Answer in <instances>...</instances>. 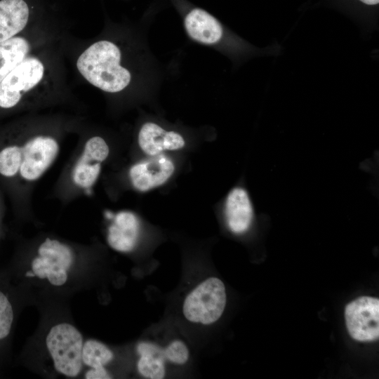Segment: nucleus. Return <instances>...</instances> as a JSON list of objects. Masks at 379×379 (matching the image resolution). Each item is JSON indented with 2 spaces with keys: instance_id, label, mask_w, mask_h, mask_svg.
Segmentation results:
<instances>
[{
  "instance_id": "nucleus-18",
  "label": "nucleus",
  "mask_w": 379,
  "mask_h": 379,
  "mask_svg": "<svg viewBox=\"0 0 379 379\" xmlns=\"http://www.w3.org/2000/svg\"><path fill=\"white\" fill-rule=\"evenodd\" d=\"M22 160L21 147L11 145L0 151V174L13 177L19 173Z\"/></svg>"
},
{
  "instance_id": "nucleus-5",
  "label": "nucleus",
  "mask_w": 379,
  "mask_h": 379,
  "mask_svg": "<svg viewBox=\"0 0 379 379\" xmlns=\"http://www.w3.org/2000/svg\"><path fill=\"white\" fill-rule=\"evenodd\" d=\"M44 72V63L39 58L27 56L0 82V107H15L23 94L41 82Z\"/></svg>"
},
{
  "instance_id": "nucleus-6",
  "label": "nucleus",
  "mask_w": 379,
  "mask_h": 379,
  "mask_svg": "<svg viewBox=\"0 0 379 379\" xmlns=\"http://www.w3.org/2000/svg\"><path fill=\"white\" fill-rule=\"evenodd\" d=\"M59 143L53 136L37 135L21 147L22 160L19 174L26 182H35L53 164L59 153Z\"/></svg>"
},
{
  "instance_id": "nucleus-12",
  "label": "nucleus",
  "mask_w": 379,
  "mask_h": 379,
  "mask_svg": "<svg viewBox=\"0 0 379 379\" xmlns=\"http://www.w3.org/2000/svg\"><path fill=\"white\" fill-rule=\"evenodd\" d=\"M139 221L130 211L118 213L109 227L107 242L110 247L120 252L132 251L138 241Z\"/></svg>"
},
{
  "instance_id": "nucleus-3",
  "label": "nucleus",
  "mask_w": 379,
  "mask_h": 379,
  "mask_svg": "<svg viewBox=\"0 0 379 379\" xmlns=\"http://www.w3.org/2000/svg\"><path fill=\"white\" fill-rule=\"evenodd\" d=\"M225 304L224 284L218 278L210 277L186 297L183 304V314L190 321L211 324L220 317Z\"/></svg>"
},
{
  "instance_id": "nucleus-13",
  "label": "nucleus",
  "mask_w": 379,
  "mask_h": 379,
  "mask_svg": "<svg viewBox=\"0 0 379 379\" xmlns=\"http://www.w3.org/2000/svg\"><path fill=\"white\" fill-rule=\"evenodd\" d=\"M185 27L190 37L204 44L218 42L223 32L220 22L201 8H194L186 15Z\"/></svg>"
},
{
  "instance_id": "nucleus-9",
  "label": "nucleus",
  "mask_w": 379,
  "mask_h": 379,
  "mask_svg": "<svg viewBox=\"0 0 379 379\" xmlns=\"http://www.w3.org/2000/svg\"><path fill=\"white\" fill-rule=\"evenodd\" d=\"M174 169L169 158L159 154L134 164L130 169L129 177L135 189L147 192L165 183Z\"/></svg>"
},
{
  "instance_id": "nucleus-16",
  "label": "nucleus",
  "mask_w": 379,
  "mask_h": 379,
  "mask_svg": "<svg viewBox=\"0 0 379 379\" xmlns=\"http://www.w3.org/2000/svg\"><path fill=\"white\" fill-rule=\"evenodd\" d=\"M30 44L24 37L13 36L0 42V82L27 56Z\"/></svg>"
},
{
  "instance_id": "nucleus-2",
  "label": "nucleus",
  "mask_w": 379,
  "mask_h": 379,
  "mask_svg": "<svg viewBox=\"0 0 379 379\" xmlns=\"http://www.w3.org/2000/svg\"><path fill=\"white\" fill-rule=\"evenodd\" d=\"M46 344L55 369L69 376H77L82 367L83 337L72 324L62 323L49 331Z\"/></svg>"
},
{
  "instance_id": "nucleus-8",
  "label": "nucleus",
  "mask_w": 379,
  "mask_h": 379,
  "mask_svg": "<svg viewBox=\"0 0 379 379\" xmlns=\"http://www.w3.org/2000/svg\"><path fill=\"white\" fill-rule=\"evenodd\" d=\"M109 153V146L102 138H90L84 144L82 152L72 168V180L74 184L82 190L91 188L96 182L102 164Z\"/></svg>"
},
{
  "instance_id": "nucleus-14",
  "label": "nucleus",
  "mask_w": 379,
  "mask_h": 379,
  "mask_svg": "<svg viewBox=\"0 0 379 379\" xmlns=\"http://www.w3.org/2000/svg\"><path fill=\"white\" fill-rule=\"evenodd\" d=\"M29 9L24 0L0 1V42L21 32L27 25Z\"/></svg>"
},
{
  "instance_id": "nucleus-21",
  "label": "nucleus",
  "mask_w": 379,
  "mask_h": 379,
  "mask_svg": "<svg viewBox=\"0 0 379 379\" xmlns=\"http://www.w3.org/2000/svg\"><path fill=\"white\" fill-rule=\"evenodd\" d=\"M87 379H107L111 378V376L107 372L104 366L100 368H91L85 375Z\"/></svg>"
},
{
  "instance_id": "nucleus-4",
  "label": "nucleus",
  "mask_w": 379,
  "mask_h": 379,
  "mask_svg": "<svg viewBox=\"0 0 379 379\" xmlns=\"http://www.w3.org/2000/svg\"><path fill=\"white\" fill-rule=\"evenodd\" d=\"M37 253L32 262L34 276L47 279L53 286L65 284L73 262L71 249L58 240L48 238L39 246Z\"/></svg>"
},
{
  "instance_id": "nucleus-11",
  "label": "nucleus",
  "mask_w": 379,
  "mask_h": 379,
  "mask_svg": "<svg viewBox=\"0 0 379 379\" xmlns=\"http://www.w3.org/2000/svg\"><path fill=\"white\" fill-rule=\"evenodd\" d=\"M225 215L230 230L236 234L245 232L251 226L253 211L245 190L234 188L228 194L225 204Z\"/></svg>"
},
{
  "instance_id": "nucleus-10",
  "label": "nucleus",
  "mask_w": 379,
  "mask_h": 379,
  "mask_svg": "<svg viewBox=\"0 0 379 379\" xmlns=\"http://www.w3.org/2000/svg\"><path fill=\"white\" fill-rule=\"evenodd\" d=\"M138 144L145 154L156 156L166 150L182 148L185 140L176 132L167 131L154 123L147 122L142 125L139 131Z\"/></svg>"
},
{
  "instance_id": "nucleus-7",
  "label": "nucleus",
  "mask_w": 379,
  "mask_h": 379,
  "mask_svg": "<svg viewBox=\"0 0 379 379\" xmlns=\"http://www.w3.org/2000/svg\"><path fill=\"white\" fill-rule=\"evenodd\" d=\"M347 328L358 341H373L379 336V300L360 297L349 303L345 310Z\"/></svg>"
},
{
  "instance_id": "nucleus-15",
  "label": "nucleus",
  "mask_w": 379,
  "mask_h": 379,
  "mask_svg": "<svg viewBox=\"0 0 379 379\" xmlns=\"http://www.w3.org/2000/svg\"><path fill=\"white\" fill-rule=\"evenodd\" d=\"M137 351L140 355L138 361V370L144 377L161 379L165 375L164 350L157 345L149 343L138 344Z\"/></svg>"
},
{
  "instance_id": "nucleus-1",
  "label": "nucleus",
  "mask_w": 379,
  "mask_h": 379,
  "mask_svg": "<svg viewBox=\"0 0 379 379\" xmlns=\"http://www.w3.org/2000/svg\"><path fill=\"white\" fill-rule=\"evenodd\" d=\"M121 51L114 43L102 40L85 49L79 56L77 67L93 86L108 93H117L129 84V71L120 65Z\"/></svg>"
},
{
  "instance_id": "nucleus-19",
  "label": "nucleus",
  "mask_w": 379,
  "mask_h": 379,
  "mask_svg": "<svg viewBox=\"0 0 379 379\" xmlns=\"http://www.w3.org/2000/svg\"><path fill=\"white\" fill-rule=\"evenodd\" d=\"M13 320V311L7 297L0 291V340L10 333Z\"/></svg>"
},
{
  "instance_id": "nucleus-17",
  "label": "nucleus",
  "mask_w": 379,
  "mask_h": 379,
  "mask_svg": "<svg viewBox=\"0 0 379 379\" xmlns=\"http://www.w3.org/2000/svg\"><path fill=\"white\" fill-rule=\"evenodd\" d=\"M112 358V352L101 342L88 340L83 345L82 362L91 368L102 367Z\"/></svg>"
},
{
  "instance_id": "nucleus-22",
  "label": "nucleus",
  "mask_w": 379,
  "mask_h": 379,
  "mask_svg": "<svg viewBox=\"0 0 379 379\" xmlns=\"http://www.w3.org/2000/svg\"><path fill=\"white\" fill-rule=\"evenodd\" d=\"M363 4L368 6H375L379 3V0H359Z\"/></svg>"
},
{
  "instance_id": "nucleus-20",
  "label": "nucleus",
  "mask_w": 379,
  "mask_h": 379,
  "mask_svg": "<svg viewBox=\"0 0 379 379\" xmlns=\"http://www.w3.org/2000/svg\"><path fill=\"white\" fill-rule=\"evenodd\" d=\"M166 359L177 364H185L189 357V351L185 343L175 340L164 350Z\"/></svg>"
}]
</instances>
